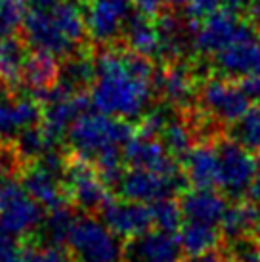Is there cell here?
Wrapping results in <instances>:
<instances>
[{"label": "cell", "mask_w": 260, "mask_h": 262, "mask_svg": "<svg viewBox=\"0 0 260 262\" xmlns=\"http://www.w3.org/2000/svg\"><path fill=\"white\" fill-rule=\"evenodd\" d=\"M90 102L96 110L119 119H134L145 111L155 92L149 58L130 50H103L94 59Z\"/></svg>", "instance_id": "6da1fadb"}, {"label": "cell", "mask_w": 260, "mask_h": 262, "mask_svg": "<svg viewBox=\"0 0 260 262\" xmlns=\"http://www.w3.org/2000/svg\"><path fill=\"white\" fill-rule=\"evenodd\" d=\"M132 136L134 128L126 119L105 115L98 110L79 115L67 132L73 153L96 165L109 188L117 186L123 176V147Z\"/></svg>", "instance_id": "7a4b0ae2"}, {"label": "cell", "mask_w": 260, "mask_h": 262, "mask_svg": "<svg viewBox=\"0 0 260 262\" xmlns=\"http://www.w3.org/2000/svg\"><path fill=\"white\" fill-rule=\"evenodd\" d=\"M25 42L35 52L69 58L86 37L82 8L73 0H59L46 8H33L23 21Z\"/></svg>", "instance_id": "3957f363"}, {"label": "cell", "mask_w": 260, "mask_h": 262, "mask_svg": "<svg viewBox=\"0 0 260 262\" xmlns=\"http://www.w3.org/2000/svg\"><path fill=\"white\" fill-rule=\"evenodd\" d=\"M121 237L94 216H77L65 249L75 262H123Z\"/></svg>", "instance_id": "277c9868"}, {"label": "cell", "mask_w": 260, "mask_h": 262, "mask_svg": "<svg viewBox=\"0 0 260 262\" xmlns=\"http://www.w3.org/2000/svg\"><path fill=\"white\" fill-rule=\"evenodd\" d=\"M197 100L210 121L220 124H233L251 110L253 96L245 84L228 77H212L197 90Z\"/></svg>", "instance_id": "5b68a950"}, {"label": "cell", "mask_w": 260, "mask_h": 262, "mask_svg": "<svg viewBox=\"0 0 260 262\" xmlns=\"http://www.w3.org/2000/svg\"><path fill=\"white\" fill-rule=\"evenodd\" d=\"M189 33H191V48H193L199 56L205 58H212L218 52H222L226 46L235 42L237 38L249 35L254 27L243 17L235 14V10H218L207 19L188 25Z\"/></svg>", "instance_id": "8992f818"}, {"label": "cell", "mask_w": 260, "mask_h": 262, "mask_svg": "<svg viewBox=\"0 0 260 262\" xmlns=\"http://www.w3.org/2000/svg\"><path fill=\"white\" fill-rule=\"evenodd\" d=\"M63 191L69 203L86 212H98L109 199V186L101 178L96 165L75 153L65 159Z\"/></svg>", "instance_id": "52a82bcc"}, {"label": "cell", "mask_w": 260, "mask_h": 262, "mask_svg": "<svg viewBox=\"0 0 260 262\" xmlns=\"http://www.w3.org/2000/svg\"><path fill=\"white\" fill-rule=\"evenodd\" d=\"M218 188L231 199H241L251 189L258 159L253 151L231 138L216 140Z\"/></svg>", "instance_id": "ba28073f"}, {"label": "cell", "mask_w": 260, "mask_h": 262, "mask_svg": "<svg viewBox=\"0 0 260 262\" xmlns=\"http://www.w3.org/2000/svg\"><path fill=\"white\" fill-rule=\"evenodd\" d=\"M86 105L88 102L84 96L61 82L42 92L40 124L44 126V130L48 132V136L54 140V144H59L63 136H67V132L71 128V124L77 121V117L86 111Z\"/></svg>", "instance_id": "9c48e42d"}, {"label": "cell", "mask_w": 260, "mask_h": 262, "mask_svg": "<svg viewBox=\"0 0 260 262\" xmlns=\"http://www.w3.org/2000/svg\"><path fill=\"white\" fill-rule=\"evenodd\" d=\"M42 222V205L23 186L8 182L0 193V230L12 237H21L38 230Z\"/></svg>", "instance_id": "30bf717a"}, {"label": "cell", "mask_w": 260, "mask_h": 262, "mask_svg": "<svg viewBox=\"0 0 260 262\" xmlns=\"http://www.w3.org/2000/svg\"><path fill=\"white\" fill-rule=\"evenodd\" d=\"M132 0H84V21L86 33L98 44L113 42L123 35L124 25L130 19Z\"/></svg>", "instance_id": "8fae6325"}, {"label": "cell", "mask_w": 260, "mask_h": 262, "mask_svg": "<svg viewBox=\"0 0 260 262\" xmlns=\"http://www.w3.org/2000/svg\"><path fill=\"white\" fill-rule=\"evenodd\" d=\"M98 212H100L103 224L107 226L117 237H123L124 241L142 235L147 230H151V226L155 224L151 205L132 201L126 197L123 199L109 197Z\"/></svg>", "instance_id": "7c38bea8"}, {"label": "cell", "mask_w": 260, "mask_h": 262, "mask_svg": "<svg viewBox=\"0 0 260 262\" xmlns=\"http://www.w3.org/2000/svg\"><path fill=\"white\" fill-rule=\"evenodd\" d=\"M123 161L128 168H144V170L161 172L170 178H186L180 161H176L166 151L163 142L142 132L134 134L126 142V146L123 147Z\"/></svg>", "instance_id": "4fadbf2b"}, {"label": "cell", "mask_w": 260, "mask_h": 262, "mask_svg": "<svg viewBox=\"0 0 260 262\" xmlns=\"http://www.w3.org/2000/svg\"><path fill=\"white\" fill-rule=\"evenodd\" d=\"M212 63L228 79H260V37L256 29L212 56Z\"/></svg>", "instance_id": "5bb4252c"}, {"label": "cell", "mask_w": 260, "mask_h": 262, "mask_svg": "<svg viewBox=\"0 0 260 262\" xmlns=\"http://www.w3.org/2000/svg\"><path fill=\"white\" fill-rule=\"evenodd\" d=\"M186 178H170L161 172L144 170V168H128L124 170L117 184L119 193L126 199L140 203H157L161 199L172 197L182 189V182Z\"/></svg>", "instance_id": "9a60e30c"}, {"label": "cell", "mask_w": 260, "mask_h": 262, "mask_svg": "<svg viewBox=\"0 0 260 262\" xmlns=\"http://www.w3.org/2000/svg\"><path fill=\"white\" fill-rule=\"evenodd\" d=\"M182 256L178 235L165 230H147L123 245V262H182Z\"/></svg>", "instance_id": "2e32d148"}, {"label": "cell", "mask_w": 260, "mask_h": 262, "mask_svg": "<svg viewBox=\"0 0 260 262\" xmlns=\"http://www.w3.org/2000/svg\"><path fill=\"white\" fill-rule=\"evenodd\" d=\"M155 90L170 107H188L197 96L195 73L182 61H168L155 75Z\"/></svg>", "instance_id": "e0dca14e"}, {"label": "cell", "mask_w": 260, "mask_h": 262, "mask_svg": "<svg viewBox=\"0 0 260 262\" xmlns=\"http://www.w3.org/2000/svg\"><path fill=\"white\" fill-rule=\"evenodd\" d=\"M42 107L31 98H0V140H15L23 130L38 124Z\"/></svg>", "instance_id": "ac0fdd59"}, {"label": "cell", "mask_w": 260, "mask_h": 262, "mask_svg": "<svg viewBox=\"0 0 260 262\" xmlns=\"http://www.w3.org/2000/svg\"><path fill=\"white\" fill-rule=\"evenodd\" d=\"M184 174L193 188H218V151L216 142H199L182 161Z\"/></svg>", "instance_id": "d6986e66"}, {"label": "cell", "mask_w": 260, "mask_h": 262, "mask_svg": "<svg viewBox=\"0 0 260 262\" xmlns=\"http://www.w3.org/2000/svg\"><path fill=\"white\" fill-rule=\"evenodd\" d=\"M180 207L184 220H197L207 224H220L228 203L224 195L209 188H193L182 191Z\"/></svg>", "instance_id": "ffe728a7"}, {"label": "cell", "mask_w": 260, "mask_h": 262, "mask_svg": "<svg viewBox=\"0 0 260 262\" xmlns=\"http://www.w3.org/2000/svg\"><path fill=\"white\" fill-rule=\"evenodd\" d=\"M123 38L126 42V48L134 52L138 56L144 58H161V35L157 23L151 21L149 15L142 14H132L130 19L124 25Z\"/></svg>", "instance_id": "44dd1931"}, {"label": "cell", "mask_w": 260, "mask_h": 262, "mask_svg": "<svg viewBox=\"0 0 260 262\" xmlns=\"http://www.w3.org/2000/svg\"><path fill=\"white\" fill-rule=\"evenodd\" d=\"M260 222V209L258 203L245 201L243 197L235 199L231 205H228L224 216L220 220V232L222 237L228 241L239 239L245 235H253L256 226Z\"/></svg>", "instance_id": "7402d4cb"}, {"label": "cell", "mask_w": 260, "mask_h": 262, "mask_svg": "<svg viewBox=\"0 0 260 262\" xmlns=\"http://www.w3.org/2000/svg\"><path fill=\"white\" fill-rule=\"evenodd\" d=\"M222 239V232L220 228H216V224L184 220L178 230V241L184 253L189 256H201L216 251Z\"/></svg>", "instance_id": "603a6c76"}, {"label": "cell", "mask_w": 260, "mask_h": 262, "mask_svg": "<svg viewBox=\"0 0 260 262\" xmlns=\"http://www.w3.org/2000/svg\"><path fill=\"white\" fill-rule=\"evenodd\" d=\"M27 59L29 54L21 40L14 37L0 38V84L6 88L19 86Z\"/></svg>", "instance_id": "cb8c5ba5"}, {"label": "cell", "mask_w": 260, "mask_h": 262, "mask_svg": "<svg viewBox=\"0 0 260 262\" xmlns=\"http://www.w3.org/2000/svg\"><path fill=\"white\" fill-rule=\"evenodd\" d=\"M59 73H61V67L58 63V58H54L50 54H44V52H35L33 56H29L27 63H25L23 82L31 90L42 94V92L58 84Z\"/></svg>", "instance_id": "d4e9b609"}, {"label": "cell", "mask_w": 260, "mask_h": 262, "mask_svg": "<svg viewBox=\"0 0 260 262\" xmlns=\"http://www.w3.org/2000/svg\"><path fill=\"white\" fill-rule=\"evenodd\" d=\"M159 140L166 147V151L170 153L176 161L182 163L189 153V149L193 147V144H191L193 142V126H191V123L184 121L182 117L174 113L163 126Z\"/></svg>", "instance_id": "484cf974"}, {"label": "cell", "mask_w": 260, "mask_h": 262, "mask_svg": "<svg viewBox=\"0 0 260 262\" xmlns=\"http://www.w3.org/2000/svg\"><path fill=\"white\" fill-rule=\"evenodd\" d=\"M94 69V59H90L88 56H82V54L80 56L79 54H73V56H69L67 63H65L61 73H59V82L80 92L84 86L92 84Z\"/></svg>", "instance_id": "4316f807"}, {"label": "cell", "mask_w": 260, "mask_h": 262, "mask_svg": "<svg viewBox=\"0 0 260 262\" xmlns=\"http://www.w3.org/2000/svg\"><path fill=\"white\" fill-rule=\"evenodd\" d=\"M75 220H77V214L69 209V205L50 211V216H46L42 226H40L44 232V239L50 245L63 247L67 243V237H69V232H71Z\"/></svg>", "instance_id": "83f0119b"}, {"label": "cell", "mask_w": 260, "mask_h": 262, "mask_svg": "<svg viewBox=\"0 0 260 262\" xmlns=\"http://www.w3.org/2000/svg\"><path fill=\"white\" fill-rule=\"evenodd\" d=\"M230 138L249 151L260 153V110L251 107L239 121L231 124Z\"/></svg>", "instance_id": "f1b7e54d"}, {"label": "cell", "mask_w": 260, "mask_h": 262, "mask_svg": "<svg viewBox=\"0 0 260 262\" xmlns=\"http://www.w3.org/2000/svg\"><path fill=\"white\" fill-rule=\"evenodd\" d=\"M153 220H155L159 230L176 233L184 222L180 201H174L172 197H166V199L153 203Z\"/></svg>", "instance_id": "f546056e"}, {"label": "cell", "mask_w": 260, "mask_h": 262, "mask_svg": "<svg viewBox=\"0 0 260 262\" xmlns=\"http://www.w3.org/2000/svg\"><path fill=\"white\" fill-rule=\"evenodd\" d=\"M25 0H0V38L12 37L25 21Z\"/></svg>", "instance_id": "4dcf8cb0"}, {"label": "cell", "mask_w": 260, "mask_h": 262, "mask_svg": "<svg viewBox=\"0 0 260 262\" xmlns=\"http://www.w3.org/2000/svg\"><path fill=\"white\" fill-rule=\"evenodd\" d=\"M25 262H75L69 251L59 245H27Z\"/></svg>", "instance_id": "1f68e13d"}, {"label": "cell", "mask_w": 260, "mask_h": 262, "mask_svg": "<svg viewBox=\"0 0 260 262\" xmlns=\"http://www.w3.org/2000/svg\"><path fill=\"white\" fill-rule=\"evenodd\" d=\"M222 6L220 0H188L184 8H186V21L188 25H195V23L207 19L209 15L218 12Z\"/></svg>", "instance_id": "d6a6232c"}, {"label": "cell", "mask_w": 260, "mask_h": 262, "mask_svg": "<svg viewBox=\"0 0 260 262\" xmlns=\"http://www.w3.org/2000/svg\"><path fill=\"white\" fill-rule=\"evenodd\" d=\"M14 153L10 151V149H6L4 153H0V193H2L4 186L10 182V180H8V178H10V172H12V163H10V159L14 157Z\"/></svg>", "instance_id": "836d02e7"}, {"label": "cell", "mask_w": 260, "mask_h": 262, "mask_svg": "<svg viewBox=\"0 0 260 262\" xmlns=\"http://www.w3.org/2000/svg\"><path fill=\"white\" fill-rule=\"evenodd\" d=\"M163 2L165 0H132V4H134V8H138V12L149 15V17H155L159 14Z\"/></svg>", "instance_id": "e575fe53"}, {"label": "cell", "mask_w": 260, "mask_h": 262, "mask_svg": "<svg viewBox=\"0 0 260 262\" xmlns=\"http://www.w3.org/2000/svg\"><path fill=\"white\" fill-rule=\"evenodd\" d=\"M249 193H251L254 203L260 205V161H258V167H256V172H254V178H253V184H251Z\"/></svg>", "instance_id": "d590c367"}, {"label": "cell", "mask_w": 260, "mask_h": 262, "mask_svg": "<svg viewBox=\"0 0 260 262\" xmlns=\"http://www.w3.org/2000/svg\"><path fill=\"white\" fill-rule=\"evenodd\" d=\"M189 262H228L224 253H207V255H201V256H193V260Z\"/></svg>", "instance_id": "8d00e7d4"}, {"label": "cell", "mask_w": 260, "mask_h": 262, "mask_svg": "<svg viewBox=\"0 0 260 262\" xmlns=\"http://www.w3.org/2000/svg\"><path fill=\"white\" fill-rule=\"evenodd\" d=\"M226 8H230V10H239V8L243 6H249L253 0H220Z\"/></svg>", "instance_id": "74e56055"}, {"label": "cell", "mask_w": 260, "mask_h": 262, "mask_svg": "<svg viewBox=\"0 0 260 262\" xmlns=\"http://www.w3.org/2000/svg\"><path fill=\"white\" fill-rule=\"evenodd\" d=\"M25 2H29L33 8H46V6H52V4L59 2V0H25Z\"/></svg>", "instance_id": "f35d334b"}, {"label": "cell", "mask_w": 260, "mask_h": 262, "mask_svg": "<svg viewBox=\"0 0 260 262\" xmlns=\"http://www.w3.org/2000/svg\"><path fill=\"white\" fill-rule=\"evenodd\" d=\"M251 12H253V15L256 19H260V0H253L251 2Z\"/></svg>", "instance_id": "ab89813d"}, {"label": "cell", "mask_w": 260, "mask_h": 262, "mask_svg": "<svg viewBox=\"0 0 260 262\" xmlns=\"http://www.w3.org/2000/svg\"><path fill=\"white\" fill-rule=\"evenodd\" d=\"M166 4H170V6H184L188 0H165Z\"/></svg>", "instance_id": "60d3db41"}, {"label": "cell", "mask_w": 260, "mask_h": 262, "mask_svg": "<svg viewBox=\"0 0 260 262\" xmlns=\"http://www.w3.org/2000/svg\"><path fill=\"white\" fill-rule=\"evenodd\" d=\"M254 237H256V241L260 243V222H258V226H256V230H254V233H253Z\"/></svg>", "instance_id": "b9f144b4"}, {"label": "cell", "mask_w": 260, "mask_h": 262, "mask_svg": "<svg viewBox=\"0 0 260 262\" xmlns=\"http://www.w3.org/2000/svg\"><path fill=\"white\" fill-rule=\"evenodd\" d=\"M8 237V233H4L2 230H0V247H2V243H4V239Z\"/></svg>", "instance_id": "7bdbcfd3"}, {"label": "cell", "mask_w": 260, "mask_h": 262, "mask_svg": "<svg viewBox=\"0 0 260 262\" xmlns=\"http://www.w3.org/2000/svg\"><path fill=\"white\" fill-rule=\"evenodd\" d=\"M258 98H260V96H258Z\"/></svg>", "instance_id": "ee69618b"}]
</instances>
